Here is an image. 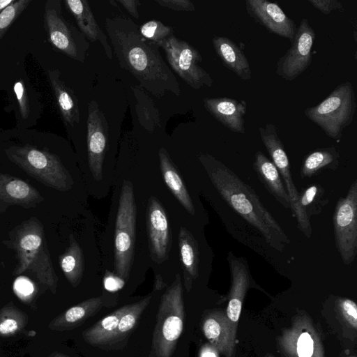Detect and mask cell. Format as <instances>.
Masks as SVG:
<instances>
[{
    "instance_id": "6da1fadb",
    "label": "cell",
    "mask_w": 357,
    "mask_h": 357,
    "mask_svg": "<svg viewBox=\"0 0 357 357\" xmlns=\"http://www.w3.org/2000/svg\"><path fill=\"white\" fill-rule=\"evenodd\" d=\"M105 29L121 67L143 88L156 97L167 92L181 95L179 83L162 59L160 47L144 38L132 20L123 16L107 17Z\"/></svg>"
},
{
    "instance_id": "7a4b0ae2",
    "label": "cell",
    "mask_w": 357,
    "mask_h": 357,
    "mask_svg": "<svg viewBox=\"0 0 357 357\" xmlns=\"http://www.w3.org/2000/svg\"><path fill=\"white\" fill-rule=\"evenodd\" d=\"M199 160L224 200L257 229L270 246L283 250L290 241L254 190L213 156L201 155Z\"/></svg>"
},
{
    "instance_id": "3957f363",
    "label": "cell",
    "mask_w": 357,
    "mask_h": 357,
    "mask_svg": "<svg viewBox=\"0 0 357 357\" xmlns=\"http://www.w3.org/2000/svg\"><path fill=\"white\" fill-rule=\"evenodd\" d=\"M3 243L15 252L17 262L14 275L30 272L52 294L56 293L58 277L47 249L43 225L36 218L22 222Z\"/></svg>"
},
{
    "instance_id": "277c9868",
    "label": "cell",
    "mask_w": 357,
    "mask_h": 357,
    "mask_svg": "<svg viewBox=\"0 0 357 357\" xmlns=\"http://www.w3.org/2000/svg\"><path fill=\"white\" fill-rule=\"evenodd\" d=\"M183 291L179 274L163 294L156 315L149 357H172L184 324Z\"/></svg>"
},
{
    "instance_id": "5b68a950",
    "label": "cell",
    "mask_w": 357,
    "mask_h": 357,
    "mask_svg": "<svg viewBox=\"0 0 357 357\" xmlns=\"http://www.w3.org/2000/svg\"><path fill=\"white\" fill-rule=\"evenodd\" d=\"M356 109L354 86L347 81L338 84L320 103L305 109L304 114L328 137L338 139L353 121Z\"/></svg>"
},
{
    "instance_id": "8992f818",
    "label": "cell",
    "mask_w": 357,
    "mask_h": 357,
    "mask_svg": "<svg viewBox=\"0 0 357 357\" xmlns=\"http://www.w3.org/2000/svg\"><path fill=\"white\" fill-rule=\"evenodd\" d=\"M6 153L10 161L47 187L66 191L73 183L70 175L54 154L30 145L10 147Z\"/></svg>"
},
{
    "instance_id": "52a82bcc",
    "label": "cell",
    "mask_w": 357,
    "mask_h": 357,
    "mask_svg": "<svg viewBox=\"0 0 357 357\" xmlns=\"http://www.w3.org/2000/svg\"><path fill=\"white\" fill-rule=\"evenodd\" d=\"M136 205L132 184L124 181L121 187L114 234V268L127 280L133 261L136 231Z\"/></svg>"
},
{
    "instance_id": "ba28073f",
    "label": "cell",
    "mask_w": 357,
    "mask_h": 357,
    "mask_svg": "<svg viewBox=\"0 0 357 357\" xmlns=\"http://www.w3.org/2000/svg\"><path fill=\"white\" fill-rule=\"evenodd\" d=\"M61 1L48 0L45 4L44 27L52 46L66 56L84 62L89 45L85 36L62 15Z\"/></svg>"
},
{
    "instance_id": "9c48e42d",
    "label": "cell",
    "mask_w": 357,
    "mask_h": 357,
    "mask_svg": "<svg viewBox=\"0 0 357 357\" xmlns=\"http://www.w3.org/2000/svg\"><path fill=\"white\" fill-rule=\"evenodd\" d=\"M157 45L164 50L171 68L192 88L213 86L212 77L199 64L203 60L202 55L192 45L174 34Z\"/></svg>"
},
{
    "instance_id": "30bf717a",
    "label": "cell",
    "mask_w": 357,
    "mask_h": 357,
    "mask_svg": "<svg viewBox=\"0 0 357 357\" xmlns=\"http://www.w3.org/2000/svg\"><path fill=\"white\" fill-rule=\"evenodd\" d=\"M336 248L345 265H351L357 254V181L347 195L340 197L333 215Z\"/></svg>"
},
{
    "instance_id": "8fae6325",
    "label": "cell",
    "mask_w": 357,
    "mask_h": 357,
    "mask_svg": "<svg viewBox=\"0 0 357 357\" xmlns=\"http://www.w3.org/2000/svg\"><path fill=\"white\" fill-rule=\"evenodd\" d=\"M261 139L269 153L272 162L276 166L282 182L286 188L290 201V209L297 221L298 228L310 238L312 229L311 224L307 223L303 218L299 207V192L294 183L288 156L284 148V145L279 137L275 126L271 123H267L264 126L259 128Z\"/></svg>"
},
{
    "instance_id": "7c38bea8",
    "label": "cell",
    "mask_w": 357,
    "mask_h": 357,
    "mask_svg": "<svg viewBox=\"0 0 357 357\" xmlns=\"http://www.w3.org/2000/svg\"><path fill=\"white\" fill-rule=\"evenodd\" d=\"M315 31L307 18L301 20L290 48L279 59L276 74L286 81H292L310 65Z\"/></svg>"
},
{
    "instance_id": "4fadbf2b",
    "label": "cell",
    "mask_w": 357,
    "mask_h": 357,
    "mask_svg": "<svg viewBox=\"0 0 357 357\" xmlns=\"http://www.w3.org/2000/svg\"><path fill=\"white\" fill-rule=\"evenodd\" d=\"M280 346L287 357H324L319 335L305 316L297 317L280 337Z\"/></svg>"
},
{
    "instance_id": "5bb4252c",
    "label": "cell",
    "mask_w": 357,
    "mask_h": 357,
    "mask_svg": "<svg viewBox=\"0 0 357 357\" xmlns=\"http://www.w3.org/2000/svg\"><path fill=\"white\" fill-rule=\"evenodd\" d=\"M108 142V124L104 113L96 100L88 105L87 153L93 176L97 181L102 177V165Z\"/></svg>"
},
{
    "instance_id": "9a60e30c",
    "label": "cell",
    "mask_w": 357,
    "mask_h": 357,
    "mask_svg": "<svg viewBox=\"0 0 357 357\" xmlns=\"http://www.w3.org/2000/svg\"><path fill=\"white\" fill-rule=\"evenodd\" d=\"M248 14L271 33L293 41L296 33V24L281 7L275 2L266 0H246Z\"/></svg>"
},
{
    "instance_id": "2e32d148",
    "label": "cell",
    "mask_w": 357,
    "mask_h": 357,
    "mask_svg": "<svg viewBox=\"0 0 357 357\" xmlns=\"http://www.w3.org/2000/svg\"><path fill=\"white\" fill-rule=\"evenodd\" d=\"M146 226L151 257L157 263H161L168 256L171 244L170 229L165 209L154 197L149 201Z\"/></svg>"
},
{
    "instance_id": "e0dca14e",
    "label": "cell",
    "mask_w": 357,
    "mask_h": 357,
    "mask_svg": "<svg viewBox=\"0 0 357 357\" xmlns=\"http://www.w3.org/2000/svg\"><path fill=\"white\" fill-rule=\"evenodd\" d=\"M202 330L211 345L225 357H234L236 330L221 310L208 311L202 319Z\"/></svg>"
},
{
    "instance_id": "ac0fdd59",
    "label": "cell",
    "mask_w": 357,
    "mask_h": 357,
    "mask_svg": "<svg viewBox=\"0 0 357 357\" xmlns=\"http://www.w3.org/2000/svg\"><path fill=\"white\" fill-rule=\"evenodd\" d=\"M227 261L231 275V286L226 314L236 330L242 304L250 284V271L247 260L237 257L231 252L228 254Z\"/></svg>"
},
{
    "instance_id": "d6986e66",
    "label": "cell",
    "mask_w": 357,
    "mask_h": 357,
    "mask_svg": "<svg viewBox=\"0 0 357 357\" xmlns=\"http://www.w3.org/2000/svg\"><path fill=\"white\" fill-rule=\"evenodd\" d=\"M205 109L229 130L245 133V116L247 102L227 97L206 98L203 100Z\"/></svg>"
},
{
    "instance_id": "ffe728a7",
    "label": "cell",
    "mask_w": 357,
    "mask_h": 357,
    "mask_svg": "<svg viewBox=\"0 0 357 357\" xmlns=\"http://www.w3.org/2000/svg\"><path fill=\"white\" fill-rule=\"evenodd\" d=\"M43 200L44 197L29 183L0 173V211H5L11 205L33 208Z\"/></svg>"
},
{
    "instance_id": "44dd1931",
    "label": "cell",
    "mask_w": 357,
    "mask_h": 357,
    "mask_svg": "<svg viewBox=\"0 0 357 357\" xmlns=\"http://www.w3.org/2000/svg\"><path fill=\"white\" fill-rule=\"evenodd\" d=\"M64 3L75 19L82 33L91 42L99 41L107 57L112 59V47L96 22L89 2L86 0H66Z\"/></svg>"
},
{
    "instance_id": "7402d4cb",
    "label": "cell",
    "mask_w": 357,
    "mask_h": 357,
    "mask_svg": "<svg viewBox=\"0 0 357 357\" xmlns=\"http://www.w3.org/2000/svg\"><path fill=\"white\" fill-rule=\"evenodd\" d=\"M212 44L216 54L228 69L243 80L251 79L248 60L242 49L234 41L225 36H214Z\"/></svg>"
},
{
    "instance_id": "603a6c76",
    "label": "cell",
    "mask_w": 357,
    "mask_h": 357,
    "mask_svg": "<svg viewBox=\"0 0 357 357\" xmlns=\"http://www.w3.org/2000/svg\"><path fill=\"white\" fill-rule=\"evenodd\" d=\"M253 168L267 190L284 208H290L289 195L276 166L260 151L255 154Z\"/></svg>"
},
{
    "instance_id": "cb8c5ba5",
    "label": "cell",
    "mask_w": 357,
    "mask_h": 357,
    "mask_svg": "<svg viewBox=\"0 0 357 357\" xmlns=\"http://www.w3.org/2000/svg\"><path fill=\"white\" fill-rule=\"evenodd\" d=\"M102 306V297L85 300L56 317L50 322L48 328L56 331L73 330L96 314Z\"/></svg>"
},
{
    "instance_id": "d4e9b609",
    "label": "cell",
    "mask_w": 357,
    "mask_h": 357,
    "mask_svg": "<svg viewBox=\"0 0 357 357\" xmlns=\"http://www.w3.org/2000/svg\"><path fill=\"white\" fill-rule=\"evenodd\" d=\"M48 79L54 94L57 106L65 123L74 126L79 122L78 102L73 91L61 79L58 70H49Z\"/></svg>"
},
{
    "instance_id": "484cf974",
    "label": "cell",
    "mask_w": 357,
    "mask_h": 357,
    "mask_svg": "<svg viewBox=\"0 0 357 357\" xmlns=\"http://www.w3.org/2000/svg\"><path fill=\"white\" fill-rule=\"evenodd\" d=\"M130 304L123 305L82 333L84 341L93 347L101 349L112 345L114 335L123 314L128 310Z\"/></svg>"
},
{
    "instance_id": "4316f807",
    "label": "cell",
    "mask_w": 357,
    "mask_h": 357,
    "mask_svg": "<svg viewBox=\"0 0 357 357\" xmlns=\"http://www.w3.org/2000/svg\"><path fill=\"white\" fill-rule=\"evenodd\" d=\"M178 245L183 269L184 284L189 292L192 282L199 275V250L196 241L192 234L184 227L178 234Z\"/></svg>"
},
{
    "instance_id": "83f0119b",
    "label": "cell",
    "mask_w": 357,
    "mask_h": 357,
    "mask_svg": "<svg viewBox=\"0 0 357 357\" xmlns=\"http://www.w3.org/2000/svg\"><path fill=\"white\" fill-rule=\"evenodd\" d=\"M160 167L162 177L169 189L191 215L195 214V207L190 196L176 169L173 165L167 150L161 148L158 152Z\"/></svg>"
},
{
    "instance_id": "f1b7e54d",
    "label": "cell",
    "mask_w": 357,
    "mask_h": 357,
    "mask_svg": "<svg viewBox=\"0 0 357 357\" xmlns=\"http://www.w3.org/2000/svg\"><path fill=\"white\" fill-rule=\"evenodd\" d=\"M59 264L66 278L73 287H76L82 278L84 257L82 248L72 235L69 246L59 256Z\"/></svg>"
},
{
    "instance_id": "f546056e",
    "label": "cell",
    "mask_w": 357,
    "mask_h": 357,
    "mask_svg": "<svg viewBox=\"0 0 357 357\" xmlns=\"http://www.w3.org/2000/svg\"><path fill=\"white\" fill-rule=\"evenodd\" d=\"M339 158L335 146L318 149L305 157L301 168V176L311 177L324 169L334 170L339 165Z\"/></svg>"
},
{
    "instance_id": "4dcf8cb0",
    "label": "cell",
    "mask_w": 357,
    "mask_h": 357,
    "mask_svg": "<svg viewBox=\"0 0 357 357\" xmlns=\"http://www.w3.org/2000/svg\"><path fill=\"white\" fill-rule=\"evenodd\" d=\"M324 188L319 183H314L299 192L298 207L304 220L310 224V218L319 215L328 204Z\"/></svg>"
},
{
    "instance_id": "1f68e13d",
    "label": "cell",
    "mask_w": 357,
    "mask_h": 357,
    "mask_svg": "<svg viewBox=\"0 0 357 357\" xmlns=\"http://www.w3.org/2000/svg\"><path fill=\"white\" fill-rule=\"evenodd\" d=\"M151 298V296L149 295L130 305L128 310L121 318L112 346L116 345L130 336L137 326L142 314L149 304Z\"/></svg>"
},
{
    "instance_id": "d6a6232c",
    "label": "cell",
    "mask_w": 357,
    "mask_h": 357,
    "mask_svg": "<svg viewBox=\"0 0 357 357\" xmlns=\"http://www.w3.org/2000/svg\"><path fill=\"white\" fill-rule=\"evenodd\" d=\"M27 324L26 314L13 304L0 309V336L9 337L20 333Z\"/></svg>"
},
{
    "instance_id": "836d02e7",
    "label": "cell",
    "mask_w": 357,
    "mask_h": 357,
    "mask_svg": "<svg viewBox=\"0 0 357 357\" xmlns=\"http://www.w3.org/2000/svg\"><path fill=\"white\" fill-rule=\"evenodd\" d=\"M31 2V0H15L0 13V40Z\"/></svg>"
},
{
    "instance_id": "e575fe53",
    "label": "cell",
    "mask_w": 357,
    "mask_h": 357,
    "mask_svg": "<svg viewBox=\"0 0 357 357\" xmlns=\"http://www.w3.org/2000/svg\"><path fill=\"white\" fill-rule=\"evenodd\" d=\"M141 35L156 44L173 35L172 26L165 25L159 20H152L139 26Z\"/></svg>"
},
{
    "instance_id": "d590c367",
    "label": "cell",
    "mask_w": 357,
    "mask_h": 357,
    "mask_svg": "<svg viewBox=\"0 0 357 357\" xmlns=\"http://www.w3.org/2000/svg\"><path fill=\"white\" fill-rule=\"evenodd\" d=\"M340 314L345 321L354 329L357 328V306L352 300L341 298L337 302Z\"/></svg>"
},
{
    "instance_id": "8d00e7d4",
    "label": "cell",
    "mask_w": 357,
    "mask_h": 357,
    "mask_svg": "<svg viewBox=\"0 0 357 357\" xmlns=\"http://www.w3.org/2000/svg\"><path fill=\"white\" fill-rule=\"evenodd\" d=\"M13 91L17 100L19 109L23 118H27L29 114V100L22 81H17L13 86Z\"/></svg>"
},
{
    "instance_id": "74e56055",
    "label": "cell",
    "mask_w": 357,
    "mask_h": 357,
    "mask_svg": "<svg viewBox=\"0 0 357 357\" xmlns=\"http://www.w3.org/2000/svg\"><path fill=\"white\" fill-rule=\"evenodd\" d=\"M308 2L324 15L335 10L342 12L344 10L343 4L339 0H308Z\"/></svg>"
},
{
    "instance_id": "f35d334b",
    "label": "cell",
    "mask_w": 357,
    "mask_h": 357,
    "mask_svg": "<svg viewBox=\"0 0 357 357\" xmlns=\"http://www.w3.org/2000/svg\"><path fill=\"white\" fill-rule=\"evenodd\" d=\"M161 6L176 11L194 12L195 7L189 0H155Z\"/></svg>"
},
{
    "instance_id": "ab89813d",
    "label": "cell",
    "mask_w": 357,
    "mask_h": 357,
    "mask_svg": "<svg viewBox=\"0 0 357 357\" xmlns=\"http://www.w3.org/2000/svg\"><path fill=\"white\" fill-rule=\"evenodd\" d=\"M14 291L21 299H26L34 291L33 283L25 277H19L14 282Z\"/></svg>"
},
{
    "instance_id": "60d3db41",
    "label": "cell",
    "mask_w": 357,
    "mask_h": 357,
    "mask_svg": "<svg viewBox=\"0 0 357 357\" xmlns=\"http://www.w3.org/2000/svg\"><path fill=\"white\" fill-rule=\"evenodd\" d=\"M124 282L121 278L118 279L114 276H107L105 278L104 284L108 291H114L119 290L123 285Z\"/></svg>"
},
{
    "instance_id": "b9f144b4",
    "label": "cell",
    "mask_w": 357,
    "mask_h": 357,
    "mask_svg": "<svg viewBox=\"0 0 357 357\" xmlns=\"http://www.w3.org/2000/svg\"><path fill=\"white\" fill-rule=\"evenodd\" d=\"M117 2L121 3L123 8L134 17L139 18V13L137 10L138 1L135 0H118Z\"/></svg>"
},
{
    "instance_id": "7bdbcfd3",
    "label": "cell",
    "mask_w": 357,
    "mask_h": 357,
    "mask_svg": "<svg viewBox=\"0 0 357 357\" xmlns=\"http://www.w3.org/2000/svg\"><path fill=\"white\" fill-rule=\"evenodd\" d=\"M199 357H218V351L212 345L202 348Z\"/></svg>"
},
{
    "instance_id": "ee69618b",
    "label": "cell",
    "mask_w": 357,
    "mask_h": 357,
    "mask_svg": "<svg viewBox=\"0 0 357 357\" xmlns=\"http://www.w3.org/2000/svg\"><path fill=\"white\" fill-rule=\"evenodd\" d=\"M14 1L15 0H0V13L10 4L13 3Z\"/></svg>"
},
{
    "instance_id": "f6af8a7d",
    "label": "cell",
    "mask_w": 357,
    "mask_h": 357,
    "mask_svg": "<svg viewBox=\"0 0 357 357\" xmlns=\"http://www.w3.org/2000/svg\"><path fill=\"white\" fill-rule=\"evenodd\" d=\"M164 283L160 275H158L155 280V289H161L164 287Z\"/></svg>"
},
{
    "instance_id": "bcb514c9",
    "label": "cell",
    "mask_w": 357,
    "mask_h": 357,
    "mask_svg": "<svg viewBox=\"0 0 357 357\" xmlns=\"http://www.w3.org/2000/svg\"><path fill=\"white\" fill-rule=\"evenodd\" d=\"M49 357H70V356H68L67 355H65L62 353H60V352H58V351H54V352H52L50 356Z\"/></svg>"
},
{
    "instance_id": "7dc6e473",
    "label": "cell",
    "mask_w": 357,
    "mask_h": 357,
    "mask_svg": "<svg viewBox=\"0 0 357 357\" xmlns=\"http://www.w3.org/2000/svg\"><path fill=\"white\" fill-rule=\"evenodd\" d=\"M266 357H273V356H266Z\"/></svg>"
}]
</instances>
